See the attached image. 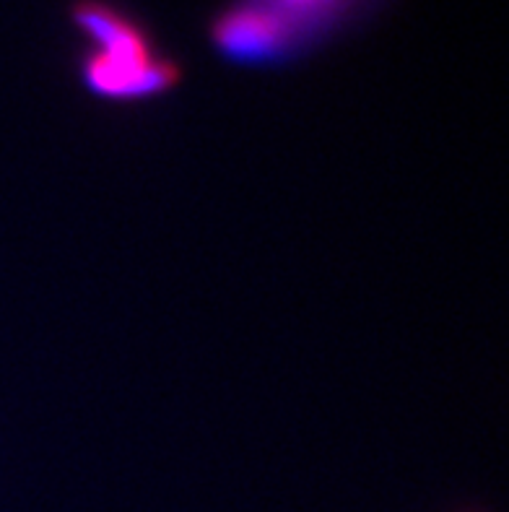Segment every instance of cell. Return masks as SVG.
Returning a JSON list of instances; mask_svg holds the SVG:
<instances>
[{"instance_id": "1", "label": "cell", "mask_w": 509, "mask_h": 512, "mask_svg": "<svg viewBox=\"0 0 509 512\" xmlns=\"http://www.w3.org/2000/svg\"><path fill=\"white\" fill-rule=\"evenodd\" d=\"M68 19L86 42L78 71L94 97L136 102L180 84V63L159 50L146 21L123 3L71 0Z\"/></svg>"}, {"instance_id": "2", "label": "cell", "mask_w": 509, "mask_h": 512, "mask_svg": "<svg viewBox=\"0 0 509 512\" xmlns=\"http://www.w3.org/2000/svg\"><path fill=\"white\" fill-rule=\"evenodd\" d=\"M242 3H250L276 19L302 52L304 47L336 32L348 19H354L372 0H242Z\"/></svg>"}]
</instances>
